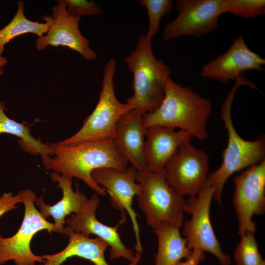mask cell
Segmentation results:
<instances>
[{
    "instance_id": "cell-23",
    "label": "cell",
    "mask_w": 265,
    "mask_h": 265,
    "mask_svg": "<svg viewBox=\"0 0 265 265\" xmlns=\"http://www.w3.org/2000/svg\"><path fill=\"white\" fill-rule=\"evenodd\" d=\"M139 2L141 6L147 9L149 26L144 35L148 41L152 42L153 37L159 31L161 19L170 12L173 2L171 0H140Z\"/></svg>"
},
{
    "instance_id": "cell-19",
    "label": "cell",
    "mask_w": 265,
    "mask_h": 265,
    "mask_svg": "<svg viewBox=\"0 0 265 265\" xmlns=\"http://www.w3.org/2000/svg\"><path fill=\"white\" fill-rule=\"evenodd\" d=\"M51 178L54 182H58L57 187L62 191V198L53 206L45 204L43 196L37 198L35 204L39 212L45 219L52 216L54 221L56 232L63 234L66 216L71 213L75 214L80 212L85 202L88 199L85 195L79 189L76 185L74 191L72 188V178L64 176L58 172L53 171Z\"/></svg>"
},
{
    "instance_id": "cell-22",
    "label": "cell",
    "mask_w": 265,
    "mask_h": 265,
    "mask_svg": "<svg viewBox=\"0 0 265 265\" xmlns=\"http://www.w3.org/2000/svg\"><path fill=\"white\" fill-rule=\"evenodd\" d=\"M17 5V10L12 20L0 29V55L3 53L4 46L11 39L27 33H34L41 37L48 32L51 23V17L48 15L43 17L45 23L29 20L24 15V2L19 0Z\"/></svg>"
},
{
    "instance_id": "cell-4",
    "label": "cell",
    "mask_w": 265,
    "mask_h": 265,
    "mask_svg": "<svg viewBox=\"0 0 265 265\" xmlns=\"http://www.w3.org/2000/svg\"><path fill=\"white\" fill-rule=\"evenodd\" d=\"M151 43L144 35L139 36L135 48L123 59L133 74V94L126 103L142 115L160 106L166 84L172 74L163 61L154 55Z\"/></svg>"
},
{
    "instance_id": "cell-21",
    "label": "cell",
    "mask_w": 265,
    "mask_h": 265,
    "mask_svg": "<svg viewBox=\"0 0 265 265\" xmlns=\"http://www.w3.org/2000/svg\"><path fill=\"white\" fill-rule=\"evenodd\" d=\"M5 104L0 99V133H8L21 138L19 145L26 152L36 155L40 154L42 158L53 156L50 143H44L35 139L30 134L28 126L9 118L5 113Z\"/></svg>"
},
{
    "instance_id": "cell-31",
    "label": "cell",
    "mask_w": 265,
    "mask_h": 265,
    "mask_svg": "<svg viewBox=\"0 0 265 265\" xmlns=\"http://www.w3.org/2000/svg\"><path fill=\"white\" fill-rule=\"evenodd\" d=\"M260 265H265V261H264Z\"/></svg>"
},
{
    "instance_id": "cell-18",
    "label": "cell",
    "mask_w": 265,
    "mask_h": 265,
    "mask_svg": "<svg viewBox=\"0 0 265 265\" xmlns=\"http://www.w3.org/2000/svg\"><path fill=\"white\" fill-rule=\"evenodd\" d=\"M63 234L69 238L67 245L57 253L43 256L45 262L42 265H61L74 256L89 260L95 265H109L104 255L108 244L104 240L85 237L69 226L64 228ZM140 258L141 254L137 253L134 260L128 265H137Z\"/></svg>"
},
{
    "instance_id": "cell-24",
    "label": "cell",
    "mask_w": 265,
    "mask_h": 265,
    "mask_svg": "<svg viewBox=\"0 0 265 265\" xmlns=\"http://www.w3.org/2000/svg\"><path fill=\"white\" fill-rule=\"evenodd\" d=\"M234 257L236 265H260L265 261L259 252L254 233L246 232L241 236Z\"/></svg>"
},
{
    "instance_id": "cell-12",
    "label": "cell",
    "mask_w": 265,
    "mask_h": 265,
    "mask_svg": "<svg viewBox=\"0 0 265 265\" xmlns=\"http://www.w3.org/2000/svg\"><path fill=\"white\" fill-rule=\"evenodd\" d=\"M136 170L132 166L124 170L105 167L94 170L91 174L94 182L105 190L109 195L112 206L121 213V219L125 221L127 212L131 219L134 232L136 245L134 249L141 253L142 247L137 214L133 210L132 204L135 195H138L140 187L136 183Z\"/></svg>"
},
{
    "instance_id": "cell-17",
    "label": "cell",
    "mask_w": 265,
    "mask_h": 265,
    "mask_svg": "<svg viewBox=\"0 0 265 265\" xmlns=\"http://www.w3.org/2000/svg\"><path fill=\"white\" fill-rule=\"evenodd\" d=\"M192 136L186 132L160 127L146 129L144 152L147 171L154 173L163 172L164 168L179 146L190 141Z\"/></svg>"
},
{
    "instance_id": "cell-2",
    "label": "cell",
    "mask_w": 265,
    "mask_h": 265,
    "mask_svg": "<svg viewBox=\"0 0 265 265\" xmlns=\"http://www.w3.org/2000/svg\"><path fill=\"white\" fill-rule=\"evenodd\" d=\"M212 104L189 86H182L169 78L163 100L153 111L142 115L147 129L160 126L179 128L192 137L203 140L207 136V125Z\"/></svg>"
},
{
    "instance_id": "cell-30",
    "label": "cell",
    "mask_w": 265,
    "mask_h": 265,
    "mask_svg": "<svg viewBox=\"0 0 265 265\" xmlns=\"http://www.w3.org/2000/svg\"><path fill=\"white\" fill-rule=\"evenodd\" d=\"M4 71L2 69V68L0 67V78L2 76V75L3 74Z\"/></svg>"
},
{
    "instance_id": "cell-27",
    "label": "cell",
    "mask_w": 265,
    "mask_h": 265,
    "mask_svg": "<svg viewBox=\"0 0 265 265\" xmlns=\"http://www.w3.org/2000/svg\"><path fill=\"white\" fill-rule=\"evenodd\" d=\"M22 202L20 193L14 195L12 192L4 193L0 197V217L5 213L17 208L16 205Z\"/></svg>"
},
{
    "instance_id": "cell-25",
    "label": "cell",
    "mask_w": 265,
    "mask_h": 265,
    "mask_svg": "<svg viewBox=\"0 0 265 265\" xmlns=\"http://www.w3.org/2000/svg\"><path fill=\"white\" fill-rule=\"evenodd\" d=\"M220 13H229L243 18H253L265 13V0H222Z\"/></svg>"
},
{
    "instance_id": "cell-7",
    "label": "cell",
    "mask_w": 265,
    "mask_h": 265,
    "mask_svg": "<svg viewBox=\"0 0 265 265\" xmlns=\"http://www.w3.org/2000/svg\"><path fill=\"white\" fill-rule=\"evenodd\" d=\"M20 193L25 206L23 220L13 236L4 238L0 235V265L10 260L16 265H35L37 262L45 263L43 256L32 252L30 242L42 230L56 232L54 224L48 221L36 208L34 202L37 197L33 191L27 189Z\"/></svg>"
},
{
    "instance_id": "cell-14",
    "label": "cell",
    "mask_w": 265,
    "mask_h": 265,
    "mask_svg": "<svg viewBox=\"0 0 265 265\" xmlns=\"http://www.w3.org/2000/svg\"><path fill=\"white\" fill-rule=\"evenodd\" d=\"M265 64V58L252 51L240 35L225 52L203 65L200 76L227 84L245 71L263 70Z\"/></svg>"
},
{
    "instance_id": "cell-3",
    "label": "cell",
    "mask_w": 265,
    "mask_h": 265,
    "mask_svg": "<svg viewBox=\"0 0 265 265\" xmlns=\"http://www.w3.org/2000/svg\"><path fill=\"white\" fill-rule=\"evenodd\" d=\"M226 97L221 106L220 117L228 133V143L223 153V161L220 167L209 173L207 183L213 188V199L220 202L224 186L234 173L257 164L265 160V139L260 136L253 141L242 138L236 131L232 119V106L236 91L242 85L253 87L254 83L239 76Z\"/></svg>"
},
{
    "instance_id": "cell-20",
    "label": "cell",
    "mask_w": 265,
    "mask_h": 265,
    "mask_svg": "<svg viewBox=\"0 0 265 265\" xmlns=\"http://www.w3.org/2000/svg\"><path fill=\"white\" fill-rule=\"evenodd\" d=\"M179 229L162 222L154 230L158 237V249L155 265H176L182 259H187L191 253Z\"/></svg>"
},
{
    "instance_id": "cell-11",
    "label": "cell",
    "mask_w": 265,
    "mask_h": 265,
    "mask_svg": "<svg viewBox=\"0 0 265 265\" xmlns=\"http://www.w3.org/2000/svg\"><path fill=\"white\" fill-rule=\"evenodd\" d=\"M233 181V202L238 221V234L241 237L246 232L255 233L256 224L252 216L265 212V160L248 167Z\"/></svg>"
},
{
    "instance_id": "cell-1",
    "label": "cell",
    "mask_w": 265,
    "mask_h": 265,
    "mask_svg": "<svg viewBox=\"0 0 265 265\" xmlns=\"http://www.w3.org/2000/svg\"><path fill=\"white\" fill-rule=\"evenodd\" d=\"M53 158H42L47 170L83 181L97 194L106 192L92 177L95 169L109 167L120 170L127 169L128 161L115 149L112 140L86 141L70 146L50 143Z\"/></svg>"
},
{
    "instance_id": "cell-29",
    "label": "cell",
    "mask_w": 265,
    "mask_h": 265,
    "mask_svg": "<svg viewBox=\"0 0 265 265\" xmlns=\"http://www.w3.org/2000/svg\"><path fill=\"white\" fill-rule=\"evenodd\" d=\"M7 62V59L2 55H0V67L2 68V67L5 66Z\"/></svg>"
},
{
    "instance_id": "cell-28",
    "label": "cell",
    "mask_w": 265,
    "mask_h": 265,
    "mask_svg": "<svg viewBox=\"0 0 265 265\" xmlns=\"http://www.w3.org/2000/svg\"><path fill=\"white\" fill-rule=\"evenodd\" d=\"M205 259L204 252L197 249L192 250L190 256L184 262H179L176 265H199Z\"/></svg>"
},
{
    "instance_id": "cell-5",
    "label": "cell",
    "mask_w": 265,
    "mask_h": 265,
    "mask_svg": "<svg viewBox=\"0 0 265 265\" xmlns=\"http://www.w3.org/2000/svg\"><path fill=\"white\" fill-rule=\"evenodd\" d=\"M116 65V61L113 58L106 63L98 102L81 128L73 135L57 143L70 146L86 141L113 139L120 117L134 108L127 103L120 102L116 97L113 80Z\"/></svg>"
},
{
    "instance_id": "cell-6",
    "label": "cell",
    "mask_w": 265,
    "mask_h": 265,
    "mask_svg": "<svg viewBox=\"0 0 265 265\" xmlns=\"http://www.w3.org/2000/svg\"><path fill=\"white\" fill-rule=\"evenodd\" d=\"M135 180L140 187L138 204L147 224L154 229L162 222L182 227L186 201L169 186L163 172L136 171Z\"/></svg>"
},
{
    "instance_id": "cell-13",
    "label": "cell",
    "mask_w": 265,
    "mask_h": 265,
    "mask_svg": "<svg viewBox=\"0 0 265 265\" xmlns=\"http://www.w3.org/2000/svg\"><path fill=\"white\" fill-rule=\"evenodd\" d=\"M52 11L48 31L45 35L37 38V50L42 51L48 46H66L80 53L87 61L96 59V53L90 47L89 40L79 29L80 17L68 11L64 0H57Z\"/></svg>"
},
{
    "instance_id": "cell-15",
    "label": "cell",
    "mask_w": 265,
    "mask_h": 265,
    "mask_svg": "<svg viewBox=\"0 0 265 265\" xmlns=\"http://www.w3.org/2000/svg\"><path fill=\"white\" fill-rule=\"evenodd\" d=\"M100 203V198L95 194L83 204L80 212L65 220V223L75 232L89 237L91 234L104 240L110 247V258L114 260L120 257L132 262L135 256L133 250L128 248L122 241L118 227L124 222L121 220L114 227L107 226L96 217V211Z\"/></svg>"
},
{
    "instance_id": "cell-26",
    "label": "cell",
    "mask_w": 265,
    "mask_h": 265,
    "mask_svg": "<svg viewBox=\"0 0 265 265\" xmlns=\"http://www.w3.org/2000/svg\"><path fill=\"white\" fill-rule=\"evenodd\" d=\"M68 11L72 15L94 16L103 13L101 7L93 0H64Z\"/></svg>"
},
{
    "instance_id": "cell-16",
    "label": "cell",
    "mask_w": 265,
    "mask_h": 265,
    "mask_svg": "<svg viewBox=\"0 0 265 265\" xmlns=\"http://www.w3.org/2000/svg\"><path fill=\"white\" fill-rule=\"evenodd\" d=\"M146 131L142 115L133 108L120 117L112 140L119 154L139 172L147 171L144 152Z\"/></svg>"
},
{
    "instance_id": "cell-10",
    "label": "cell",
    "mask_w": 265,
    "mask_h": 265,
    "mask_svg": "<svg viewBox=\"0 0 265 265\" xmlns=\"http://www.w3.org/2000/svg\"><path fill=\"white\" fill-rule=\"evenodd\" d=\"M222 0H177L178 15L162 30L163 39L167 41L186 36L201 37L218 26Z\"/></svg>"
},
{
    "instance_id": "cell-8",
    "label": "cell",
    "mask_w": 265,
    "mask_h": 265,
    "mask_svg": "<svg viewBox=\"0 0 265 265\" xmlns=\"http://www.w3.org/2000/svg\"><path fill=\"white\" fill-rule=\"evenodd\" d=\"M213 192V188L206 182L197 196L186 201L185 212L191 214V218L184 223L183 235L189 249L209 252L217 258L221 265H230L231 258L222 251L210 221Z\"/></svg>"
},
{
    "instance_id": "cell-9",
    "label": "cell",
    "mask_w": 265,
    "mask_h": 265,
    "mask_svg": "<svg viewBox=\"0 0 265 265\" xmlns=\"http://www.w3.org/2000/svg\"><path fill=\"white\" fill-rule=\"evenodd\" d=\"M209 168L207 154L186 141L179 146L165 166L163 173L168 184L177 193L193 197L204 187Z\"/></svg>"
}]
</instances>
